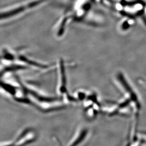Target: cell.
<instances>
[{
  "instance_id": "obj_1",
  "label": "cell",
  "mask_w": 146,
  "mask_h": 146,
  "mask_svg": "<svg viewBox=\"0 0 146 146\" xmlns=\"http://www.w3.org/2000/svg\"><path fill=\"white\" fill-rule=\"evenodd\" d=\"M96 0H70L53 27L57 37H62L70 25L74 23L95 26L102 25L103 16L93 9Z\"/></svg>"
},
{
  "instance_id": "obj_2",
  "label": "cell",
  "mask_w": 146,
  "mask_h": 146,
  "mask_svg": "<svg viewBox=\"0 0 146 146\" xmlns=\"http://www.w3.org/2000/svg\"><path fill=\"white\" fill-rule=\"evenodd\" d=\"M50 1L24 0L3 7L1 12V23L6 24L13 22L46 5Z\"/></svg>"
},
{
  "instance_id": "obj_3",
  "label": "cell",
  "mask_w": 146,
  "mask_h": 146,
  "mask_svg": "<svg viewBox=\"0 0 146 146\" xmlns=\"http://www.w3.org/2000/svg\"><path fill=\"white\" fill-rule=\"evenodd\" d=\"M144 6L141 3H136L129 4L124 7L123 11L125 14L130 15H135L139 14L142 10H144Z\"/></svg>"
},
{
  "instance_id": "obj_4",
  "label": "cell",
  "mask_w": 146,
  "mask_h": 146,
  "mask_svg": "<svg viewBox=\"0 0 146 146\" xmlns=\"http://www.w3.org/2000/svg\"><path fill=\"white\" fill-rule=\"evenodd\" d=\"M130 21L129 20H125V21H123V22L121 23V29L125 30V29H126L129 28L130 25H132V24H131Z\"/></svg>"
}]
</instances>
